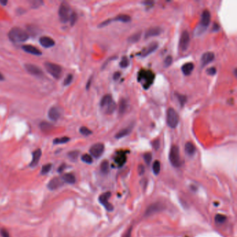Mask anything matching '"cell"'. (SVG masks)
<instances>
[{
  "label": "cell",
  "mask_w": 237,
  "mask_h": 237,
  "mask_svg": "<svg viewBox=\"0 0 237 237\" xmlns=\"http://www.w3.org/2000/svg\"><path fill=\"white\" fill-rule=\"evenodd\" d=\"M8 38L13 43H20L27 40L28 38H29V35H28L27 31L22 29L21 28L14 27L9 31Z\"/></svg>",
  "instance_id": "obj_1"
},
{
  "label": "cell",
  "mask_w": 237,
  "mask_h": 237,
  "mask_svg": "<svg viewBox=\"0 0 237 237\" xmlns=\"http://www.w3.org/2000/svg\"><path fill=\"white\" fill-rule=\"evenodd\" d=\"M138 81L143 82V87L145 89H147L153 83L154 80V75L150 70H143L138 73Z\"/></svg>",
  "instance_id": "obj_2"
},
{
  "label": "cell",
  "mask_w": 237,
  "mask_h": 237,
  "mask_svg": "<svg viewBox=\"0 0 237 237\" xmlns=\"http://www.w3.org/2000/svg\"><path fill=\"white\" fill-rule=\"evenodd\" d=\"M167 124L170 128L175 129L179 124V116L178 113L173 108H169L167 110L166 115Z\"/></svg>",
  "instance_id": "obj_3"
},
{
  "label": "cell",
  "mask_w": 237,
  "mask_h": 237,
  "mask_svg": "<svg viewBox=\"0 0 237 237\" xmlns=\"http://www.w3.org/2000/svg\"><path fill=\"white\" fill-rule=\"evenodd\" d=\"M169 160L172 166L178 168L181 166V160L179 156V150L178 145H173L169 153Z\"/></svg>",
  "instance_id": "obj_4"
},
{
  "label": "cell",
  "mask_w": 237,
  "mask_h": 237,
  "mask_svg": "<svg viewBox=\"0 0 237 237\" xmlns=\"http://www.w3.org/2000/svg\"><path fill=\"white\" fill-rule=\"evenodd\" d=\"M72 13V12H71L70 7L68 4L66 2H63L60 6L59 10V18L62 23H65L70 20Z\"/></svg>",
  "instance_id": "obj_5"
},
{
  "label": "cell",
  "mask_w": 237,
  "mask_h": 237,
  "mask_svg": "<svg viewBox=\"0 0 237 237\" xmlns=\"http://www.w3.org/2000/svg\"><path fill=\"white\" fill-rule=\"evenodd\" d=\"M45 66L47 71L50 75H52L56 79H59L61 77L62 73V68L61 66L49 62L45 63Z\"/></svg>",
  "instance_id": "obj_6"
},
{
  "label": "cell",
  "mask_w": 237,
  "mask_h": 237,
  "mask_svg": "<svg viewBox=\"0 0 237 237\" xmlns=\"http://www.w3.org/2000/svg\"><path fill=\"white\" fill-rule=\"evenodd\" d=\"M131 20V17L129 16V15H126V14H121V15H118V16H116L115 18H113V20L112 19H110V20H106L105 21L102 22V23L100 24V27H105L106 26V25L109 24L111 23H112L113 21H118V22H122V23H129V22H130Z\"/></svg>",
  "instance_id": "obj_7"
},
{
  "label": "cell",
  "mask_w": 237,
  "mask_h": 237,
  "mask_svg": "<svg viewBox=\"0 0 237 237\" xmlns=\"http://www.w3.org/2000/svg\"><path fill=\"white\" fill-rule=\"evenodd\" d=\"M104 150V145L102 143H95L91 146L90 148V156L93 157L95 158H100L102 155Z\"/></svg>",
  "instance_id": "obj_8"
},
{
  "label": "cell",
  "mask_w": 237,
  "mask_h": 237,
  "mask_svg": "<svg viewBox=\"0 0 237 237\" xmlns=\"http://www.w3.org/2000/svg\"><path fill=\"white\" fill-rule=\"evenodd\" d=\"M190 44V35L187 31H184L181 34L179 39V47L182 51H186Z\"/></svg>",
  "instance_id": "obj_9"
},
{
  "label": "cell",
  "mask_w": 237,
  "mask_h": 237,
  "mask_svg": "<svg viewBox=\"0 0 237 237\" xmlns=\"http://www.w3.org/2000/svg\"><path fill=\"white\" fill-rule=\"evenodd\" d=\"M111 193L108 191V192L104 193L102 194L99 197L100 203L109 211H111L113 209V205L109 203V199L111 197Z\"/></svg>",
  "instance_id": "obj_10"
},
{
  "label": "cell",
  "mask_w": 237,
  "mask_h": 237,
  "mask_svg": "<svg viewBox=\"0 0 237 237\" xmlns=\"http://www.w3.org/2000/svg\"><path fill=\"white\" fill-rule=\"evenodd\" d=\"M159 47V43L157 42H152L147 47H145V49L142 50L141 53V56L142 57H146V56H149L152 53L155 52L157 49Z\"/></svg>",
  "instance_id": "obj_11"
},
{
  "label": "cell",
  "mask_w": 237,
  "mask_h": 237,
  "mask_svg": "<svg viewBox=\"0 0 237 237\" xmlns=\"http://www.w3.org/2000/svg\"><path fill=\"white\" fill-rule=\"evenodd\" d=\"M211 22V13L208 10H204L201 15L200 26L207 29V27L209 25Z\"/></svg>",
  "instance_id": "obj_12"
},
{
  "label": "cell",
  "mask_w": 237,
  "mask_h": 237,
  "mask_svg": "<svg viewBox=\"0 0 237 237\" xmlns=\"http://www.w3.org/2000/svg\"><path fill=\"white\" fill-rule=\"evenodd\" d=\"M215 59V55L212 52H207L204 53L201 57V66L204 67L209 64L212 62Z\"/></svg>",
  "instance_id": "obj_13"
},
{
  "label": "cell",
  "mask_w": 237,
  "mask_h": 237,
  "mask_svg": "<svg viewBox=\"0 0 237 237\" xmlns=\"http://www.w3.org/2000/svg\"><path fill=\"white\" fill-rule=\"evenodd\" d=\"M163 209H164V207L161 203H154L152 204H151L150 206L147 209L146 211H145V216H150V215L152 214L161 211L162 210H163Z\"/></svg>",
  "instance_id": "obj_14"
},
{
  "label": "cell",
  "mask_w": 237,
  "mask_h": 237,
  "mask_svg": "<svg viewBox=\"0 0 237 237\" xmlns=\"http://www.w3.org/2000/svg\"><path fill=\"white\" fill-rule=\"evenodd\" d=\"M163 32V29L159 27H151L150 29H148L145 33V38L147 39V38L154 37L159 36V35Z\"/></svg>",
  "instance_id": "obj_15"
},
{
  "label": "cell",
  "mask_w": 237,
  "mask_h": 237,
  "mask_svg": "<svg viewBox=\"0 0 237 237\" xmlns=\"http://www.w3.org/2000/svg\"><path fill=\"white\" fill-rule=\"evenodd\" d=\"M64 181L61 178H54L49 181V182L47 184V187L50 190H56V188L62 186L64 184Z\"/></svg>",
  "instance_id": "obj_16"
},
{
  "label": "cell",
  "mask_w": 237,
  "mask_h": 237,
  "mask_svg": "<svg viewBox=\"0 0 237 237\" xmlns=\"http://www.w3.org/2000/svg\"><path fill=\"white\" fill-rule=\"evenodd\" d=\"M24 67H25V69L27 70V71L31 75H35V76H40L43 75V71L41 70V69H40L36 65L27 64H25Z\"/></svg>",
  "instance_id": "obj_17"
},
{
  "label": "cell",
  "mask_w": 237,
  "mask_h": 237,
  "mask_svg": "<svg viewBox=\"0 0 237 237\" xmlns=\"http://www.w3.org/2000/svg\"><path fill=\"white\" fill-rule=\"evenodd\" d=\"M39 42L40 45L43 47H45V48H49V47H52L55 45V42L52 39L47 36H43L41 37Z\"/></svg>",
  "instance_id": "obj_18"
},
{
  "label": "cell",
  "mask_w": 237,
  "mask_h": 237,
  "mask_svg": "<svg viewBox=\"0 0 237 237\" xmlns=\"http://www.w3.org/2000/svg\"><path fill=\"white\" fill-rule=\"evenodd\" d=\"M126 161H127V157H126L125 152H123L118 153L114 158V162L118 167H121L124 165Z\"/></svg>",
  "instance_id": "obj_19"
},
{
  "label": "cell",
  "mask_w": 237,
  "mask_h": 237,
  "mask_svg": "<svg viewBox=\"0 0 237 237\" xmlns=\"http://www.w3.org/2000/svg\"><path fill=\"white\" fill-rule=\"evenodd\" d=\"M133 127H134V125L131 124L130 125L127 126V127H125L124 129H121V130H120L118 132V133L116 134L115 137L116 138L119 139V138H122L123 137H127V136H128L129 134L131 133V131H132V129H133Z\"/></svg>",
  "instance_id": "obj_20"
},
{
  "label": "cell",
  "mask_w": 237,
  "mask_h": 237,
  "mask_svg": "<svg viewBox=\"0 0 237 237\" xmlns=\"http://www.w3.org/2000/svg\"><path fill=\"white\" fill-rule=\"evenodd\" d=\"M22 48H23V49L24 52L29 53L31 54H33L36 56H40L42 54V52H41L39 49L32 45H23V47H22Z\"/></svg>",
  "instance_id": "obj_21"
},
{
  "label": "cell",
  "mask_w": 237,
  "mask_h": 237,
  "mask_svg": "<svg viewBox=\"0 0 237 237\" xmlns=\"http://www.w3.org/2000/svg\"><path fill=\"white\" fill-rule=\"evenodd\" d=\"M41 155H42V151H41L40 149H38L36 151H34L32 154V160H31V162L30 163V166H36L39 162Z\"/></svg>",
  "instance_id": "obj_22"
},
{
  "label": "cell",
  "mask_w": 237,
  "mask_h": 237,
  "mask_svg": "<svg viewBox=\"0 0 237 237\" xmlns=\"http://www.w3.org/2000/svg\"><path fill=\"white\" fill-rule=\"evenodd\" d=\"M61 112L56 107H52L48 112V116L50 120L53 121H56L60 118Z\"/></svg>",
  "instance_id": "obj_23"
},
{
  "label": "cell",
  "mask_w": 237,
  "mask_h": 237,
  "mask_svg": "<svg viewBox=\"0 0 237 237\" xmlns=\"http://www.w3.org/2000/svg\"><path fill=\"white\" fill-rule=\"evenodd\" d=\"M194 69V65L193 63H186L184 65H182V71L184 75H190L191 72H193Z\"/></svg>",
  "instance_id": "obj_24"
},
{
  "label": "cell",
  "mask_w": 237,
  "mask_h": 237,
  "mask_svg": "<svg viewBox=\"0 0 237 237\" xmlns=\"http://www.w3.org/2000/svg\"><path fill=\"white\" fill-rule=\"evenodd\" d=\"M185 152L189 156H193L195 152H196V148L193 143L191 142H187L185 145Z\"/></svg>",
  "instance_id": "obj_25"
},
{
  "label": "cell",
  "mask_w": 237,
  "mask_h": 237,
  "mask_svg": "<svg viewBox=\"0 0 237 237\" xmlns=\"http://www.w3.org/2000/svg\"><path fill=\"white\" fill-rule=\"evenodd\" d=\"M112 102H113V98H112V96L111 95L108 94V95H104L102 100H101L100 101V106L101 107H104V108H106V107L107 106H109V104L111 103Z\"/></svg>",
  "instance_id": "obj_26"
},
{
  "label": "cell",
  "mask_w": 237,
  "mask_h": 237,
  "mask_svg": "<svg viewBox=\"0 0 237 237\" xmlns=\"http://www.w3.org/2000/svg\"><path fill=\"white\" fill-rule=\"evenodd\" d=\"M61 178L63 181L65 183H68V184H75L76 182L75 176L72 173H66Z\"/></svg>",
  "instance_id": "obj_27"
},
{
  "label": "cell",
  "mask_w": 237,
  "mask_h": 237,
  "mask_svg": "<svg viewBox=\"0 0 237 237\" xmlns=\"http://www.w3.org/2000/svg\"><path fill=\"white\" fill-rule=\"evenodd\" d=\"M128 107V102L127 100H125L124 98H122L121 100H120L119 102V113L121 115L125 113Z\"/></svg>",
  "instance_id": "obj_28"
},
{
  "label": "cell",
  "mask_w": 237,
  "mask_h": 237,
  "mask_svg": "<svg viewBox=\"0 0 237 237\" xmlns=\"http://www.w3.org/2000/svg\"><path fill=\"white\" fill-rule=\"evenodd\" d=\"M141 37V32H138V33H136L133 35H131V36H129L128 38V42L130 43H135L138 42V41L140 40Z\"/></svg>",
  "instance_id": "obj_29"
},
{
  "label": "cell",
  "mask_w": 237,
  "mask_h": 237,
  "mask_svg": "<svg viewBox=\"0 0 237 237\" xmlns=\"http://www.w3.org/2000/svg\"><path fill=\"white\" fill-rule=\"evenodd\" d=\"M100 168H101V171H102L104 174H106L109 173V162H107L106 160H104L101 163L100 166Z\"/></svg>",
  "instance_id": "obj_30"
},
{
  "label": "cell",
  "mask_w": 237,
  "mask_h": 237,
  "mask_svg": "<svg viewBox=\"0 0 237 237\" xmlns=\"http://www.w3.org/2000/svg\"><path fill=\"white\" fill-rule=\"evenodd\" d=\"M152 170H153V173L155 174L156 175H159V173H160V170H161V163L158 160L154 161L153 166H152Z\"/></svg>",
  "instance_id": "obj_31"
},
{
  "label": "cell",
  "mask_w": 237,
  "mask_h": 237,
  "mask_svg": "<svg viewBox=\"0 0 237 237\" xmlns=\"http://www.w3.org/2000/svg\"><path fill=\"white\" fill-rule=\"evenodd\" d=\"M116 108V104L114 102H112L111 103L109 106H107L106 107V110L105 112L107 114H111V113H113L115 109Z\"/></svg>",
  "instance_id": "obj_32"
},
{
  "label": "cell",
  "mask_w": 237,
  "mask_h": 237,
  "mask_svg": "<svg viewBox=\"0 0 237 237\" xmlns=\"http://www.w3.org/2000/svg\"><path fill=\"white\" fill-rule=\"evenodd\" d=\"M70 141V138L68 137H61V138H56L54 140L53 143L54 144H61V143H65Z\"/></svg>",
  "instance_id": "obj_33"
},
{
  "label": "cell",
  "mask_w": 237,
  "mask_h": 237,
  "mask_svg": "<svg viewBox=\"0 0 237 237\" xmlns=\"http://www.w3.org/2000/svg\"><path fill=\"white\" fill-rule=\"evenodd\" d=\"M215 221H216L217 223L222 224L226 221V216H224L223 214H217L216 216H215Z\"/></svg>",
  "instance_id": "obj_34"
},
{
  "label": "cell",
  "mask_w": 237,
  "mask_h": 237,
  "mask_svg": "<svg viewBox=\"0 0 237 237\" xmlns=\"http://www.w3.org/2000/svg\"><path fill=\"white\" fill-rule=\"evenodd\" d=\"M119 65L122 68H125L128 67L129 65V60L128 59L127 56H123L121 59V61L120 62Z\"/></svg>",
  "instance_id": "obj_35"
},
{
  "label": "cell",
  "mask_w": 237,
  "mask_h": 237,
  "mask_svg": "<svg viewBox=\"0 0 237 237\" xmlns=\"http://www.w3.org/2000/svg\"><path fill=\"white\" fill-rule=\"evenodd\" d=\"M81 160L83 161L84 163H88V164H90L93 163L92 157H91L90 154H84V155H82Z\"/></svg>",
  "instance_id": "obj_36"
},
{
  "label": "cell",
  "mask_w": 237,
  "mask_h": 237,
  "mask_svg": "<svg viewBox=\"0 0 237 237\" xmlns=\"http://www.w3.org/2000/svg\"><path fill=\"white\" fill-rule=\"evenodd\" d=\"M79 154H80V152H79L78 151L75 150V151L70 152L68 154V156L72 161H76L77 159Z\"/></svg>",
  "instance_id": "obj_37"
},
{
  "label": "cell",
  "mask_w": 237,
  "mask_h": 237,
  "mask_svg": "<svg viewBox=\"0 0 237 237\" xmlns=\"http://www.w3.org/2000/svg\"><path fill=\"white\" fill-rule=\"evenodd\" d=\"M51 168H52V164L51 163L45 164V165H44L42 167V170H41V174H42V175H45V174L48 173L50 171Z\"/></svg>",
  "instance_id": "obj_38"
},
{
  "label": "cell",
  "mask_w": 237,
  "mask_h": 237,
  "mask_svg": "<svg viewBox=\"0 0 237 237\" xmlns=\"http://www.w3.org/2000/svg\"><path fill=\"white\" fill-rule=\"evenodd\" d=\"M177 97H178V101L181 106H184L185 103L186 102V97L184 95L177 94Z\"/></svg>",
  "instance_id": "obj_39"
},
{
  "label": "cell",
  "mask_w": 237,
  "mask_h": 237,
  "mask_svg": "<svg viewBox=\"0 0 237 237\" xmlns=\"http://www.w3.org/2000/svg\"><path fill=\"white\" fill-rule=\"evenodd\" d=\"M80 133L84 136H89L92 134V131L90 130L89 129L86 127H81L80 129Z\"/></svg>",
  "instance_id": "obj_40"
},
{
  "label": "cell",
  "mask_w": 237,
  "mask_h": 237,
  "mask_svg": "<svg viewBox=\"0 0 237 237\" xmlns=\"http://www.w3.org/2000/svg\"><path fill=\"white\" fill-rule=\"evenodd\" d=\"M143 158H144L145 163H146L147 165H150L152 162V154L150 152H146L145 154H144Z\"/></svg>",
  "instance_id": "obj_41"
},
{
  "label": "cell",
  "mask_w": 237,
  "mask_h": 237,
  "mask_svg": "<svg viewBox=\"0 0 237 237\" xmlns=\"http://www.w3.org/2000/svg\"><path fill=\"white\" fill-rule=\"evenodd\" d=\"M173 56H170V55H168L165 59V60H164V65H165V67L168 68V67H169L170 65H171L172 64H173Z\"/></svg>",
  "instance_id": "obj_42"
},
{
  "label": "cell",
  "mask_w": 237,
  "mask_h": 237,
  "mask_svg": "<svg viewBox=\"0 0 237 237\" xmlns=\"http://www.w3.org/2000/svg\"><path fill=\"white\" fill-rule=\"evenodd\" d=\"M40 127H41V129H42L43 131H47L48 130H50V129H51L52 125H50L49 123L43 122V123H41Z\"/></svg>",
  "instance_id": "obj_43"
},
{
  "label": "cell",
  "mask_w": 237,
  "mask_h": 237,
  "mask_svg": "<svg viewBox=\"0 0 237 237\" xmlns=\"http://www.w3.org/2000/svg\"><path fill=\"white\" fill-rule=\"evenodd\" d=\"M72 80H73V76H72L70 74L68 75L67 76V77H66L65 79L64 82V84L65 85V86H68V85L70 84V83L72 81Z\"/></svg>",
  "instance_id": "obj_44"
},
{
  "label": "cell",
  "mask_w": 237,
  "mask_h": 237,
  "mask_svg": "<svg viewBox=\"0 0 237 237\" xmlns=\"http://www.w3.org/2000/svg\"><path fill=\"white\" fill-rule=\"evenodd\" d=\"M77 14H76L75 12H72V14H71L70 18V23H71L72 26V25L75 24V23H76V21H77Z\"/></svg>",
  "instance_id": "obj_45"
},
{
  "label": "cell",
  "mask_w": 237,
  "mask_h": 237,
  "mask_svg": "<svg viewBox=\"0 0 237 237\" xmlns=\"http://www.w3.org/2000/svg\"><path fill=\"white\" fill-rule=\"evenodd\" d=\"M207 72L209 75H214L216 73V68L214 67H211L207 70Z\"/></svg>",
  "instance_id": "obj_46"
},
{
  "label": "cell",
  "mask_w": 237,
  "mask_h": 237,
  "mask_svg": "<svg viewBox=\"0 0 237 237\" xmlns=\"http://www.w3.org/2000/svg\"><path fill=\"white\" fill-rule=\"evenodd\" d=\"M0 234H1V235H2V237H9V236H10L8 230L6 229H4V228L1 229V230H0Z\"/></svg>",
  "instance_id": "obj_47"
},
{
  "label": "cell",
  "mask_w": 237,
  "mask_h": 237,
  "mask_svg": "<svg viewBox=\"0 0 237 237\" xmlns=\"http://www.w3.org/2000/svg\"><path fill=\"white\" fill-rule=\"evenodd\" d=\"M43 4V2L41 1H33L32 2V4H31V7L32 8H37L40 6V4Z\"/></svg>",
  "instance_id": "obj_48"
},
{
  "label": "cell",
  "mask_w": 237,
  "mask_h": 237,
  "mask_svg": "<svg viewBox=\"0 0 237 237\" xmlns=\"http://www.w3.org/2000/svg\"><path fill=\"white\" fill-rule=\"evenodd\" d=\"M152 146H153V147L156 150H157L158 149H159V147H160V142H159V140L154 141L152 142Z\"/></svg>",
  "instance_id": "obj_49"
},
{
  "label": "cell",
  "mask_w": 237,
  "mask_h": 237,
  "mask_svg": "<svg viewBox=\"0 0 237 237\" xmlns=\"http://www.w3.org/2000/svg\"><path fill=\"white\" fill-rule=\"evenodd\" d=\"M219 29H220V26H219V24H218V23H214L213 27H212V30H213V31H219Z\"/></svg>",
  "instance_id": "obj_50"
},
{
  "label": "cell",
  "mask_w": 237,
  "mask_h": 237,
  "mask_svg": "<svg viewBox=\"0 0 237 237\" xmlns=\"http://www.w3.org/2000/svg\"><path fill=\"white\" fill-rule=\"evenodd\" d=\"M145 172V168L143 165H140L138 166V173L140 175H143Z\"/></svg>",
  "instance_id": "obj_51"
},
{
  "label": "cell",
  "mask_w": 237,
  "mask_h": 237,
  "mask_svg": "<svg viewBox=\"0 0 237 237\" xmlns=\"http://www.w3.org/2000/svg\"><path fill=\"white\" fill-rule=\"evenodd\" d=\"M121 74L119 72H115V74L113 75V80H118V79L120 78V77H121Z\"/></svg>",
  "instance_id": "obj_52"
},
{
  "label": "cell",
  "mask_w": 237,
  "mask_h": 237,
  "mask_svg": "<svg viewBox=\"0 0 237 237\" xmlns=\"http://www.w3.org/2000/svg\"><path fill=\"white\" fill-rule=\"evenodd\" d=\"M65 167H66L65 164H64H64H62V165L60 166V167L58 168V172L60 173H62V172L64 170V169L65 168Z\"/></svg>",
  "instance_id": "obj_53"
},
{
  "label": "cell",
  "mask_w": 237,
  "mask_h": 237,
  "mask_svg": "<svg viewBox=\"0 0 237 237\" xmlns=\"http://www.w3.org/2000/svg\"><path fill=\"white\" fill-rule=\"evenodd\" d=\"M131 229H132V228H131V227H130V228H129L127 230V232H126V234H125V235L124 237H131Z\"/></svg>",
  "instance_id": "obj_54"
},
{
  "label": "cell",
  "mask_w": 237,
  "mask_h": 237,
  "mask_svg": "<svg viewBox=\"0 0 237 237\" xmlns=\"http://www.w3.org/2000/svg\"><path fill=\"white\" fill-rule=\"evenodd\" d=\"M0 3H1L3 6H6L7 4L8 1H6V0H0Z\"/></svg>",
  "instance_id": "obj_55"
},
{
  "label": "cell",
  "mask_w": 237,
  "mask_h": 237,
  "mask_svg": "<svg viewBox=\"0 0 237 237\" xmlns=\"http://www.w3.org/2000/svg\"><path fill=\"white\" fill-rule=\"evenodd\" d=\"M90 82H91V80H89V81H88V84L86 85V88H87V89H88V88H89V86H90Z\"/></svg>",
  "instance_id": "obj_56"
},
{
  "label": "cell",
  "mask_w": 237,
  "mask_h": 237,
  "mask_svg": "<svg viewBox=\"0 0 237 237\" xmlns=\"http://www.w3.org/2000/svg\"><path fill=\"white\" fill-rule=\"evenodd\" d=\"M4 80V76H3L1 73H0V81H2V80Z\"/></svg>",
  "instance_id": "obj_57"
}]
</instances>
